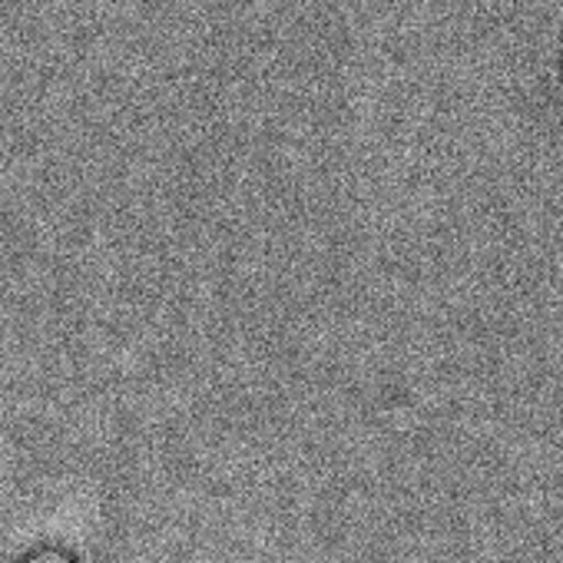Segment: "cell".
Here are the masks:
<instances>
[{"instance_id": "1", "label": "cell", "mask_w": 563, "mask_h": 563, "mask_svg": "<svg viewBox=\"0 0 563 563\" xmlns=\"http://www.w3.org/2000/svg\"><path fill=\"white\" fill-rule=\"evenodd\" d=\"M24 563H80V560H77L74 550H67L60 543H44V547L31 550Z\"/></svg>"}, {"instance_id": "2", "label": "cell", "mask_w": 563, "mask_h": 563, "mask_svg": "<svg viewBox=\"0 0 563 563\" xmlns=\"http://www.w3.org/2000/svg\"><path fill=\"white\" fill-rule=\"evenodd\" d=\"M560 87H563V54H560Z\"/></svg>"}]
</instances>
